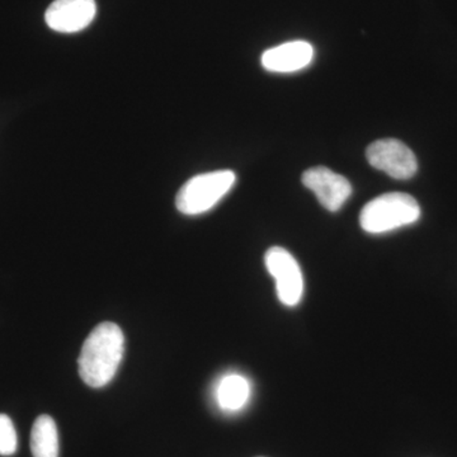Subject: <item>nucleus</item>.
<instances>
[{
  "mask_svg": "<svg viewBox=\"0 0 457 457\" xmlns=\"http://www.w3.org/2000/svg\"><path fill=\"white\" fill-rule=\"evenodd\" d=\"M369 163L394 179H411L418 170L416 155L404 143L395 139L375 141L366 152Z\"/></svg>",
  "mask_w": 457,
  "mask_h": 457,
  "instance_id": "39448f33",
  "label": "nucleus"
},
{
  "mask_svg": "<svg viewBox=\"0 0 457 457\" xmlns=\"http://www.w3.org/2000/svg\"><path fill=\"white\" fill-rule=\"evenodd\" d=\"M252 387L245 376L231 372L219 381L216 387V402L221 411L237 413L248 404Z\"/></svg>",
  "mask_w": 457,
  "mask_h": 457,
  "instance_id": "1a4fd4ad",
  "label": "nucleus"
},
{
  "mask_svg": "<svg viewBox=\"0 0 457 457\" xmlns=\"http://www.w3.org/2000/svg\"><path fill=\"white\" fill-rule=\"evenodd\" d=\"M236 180L237 176L233 170L198 174L179 189L176 197L177 209L179 212L191 216L210 212L227 196L236 185Z\"/></svg>",
  "mask_w": 457,
  "mask_h": 457,
  "instance_id": "7ed1b4c3",
  "label": "nucleus"
},
{
  "mask_svg": "<svg viewBox=\"0 0 457 457\" xmlns=\"http://www.w3.org/2000/svg\"><path fill=\"white\" fill-rule=\"evenodd\" d=\"M17 446V432L13 422L5 414H0V456L14 455Z\"/></svg>",
  "mask_w": 457,
  "mask_h": 457,
  "instance_id": "9b49d317",
  "label": "nucleus"
},
{
  "mask_svg": "<svg viewBox=\"0 0 457 457\" xmlns=\"http://www.w3.org/2000/svg\"><path fill=\"white\" fill-rule=\"evenodd\" d=\"M416 198L403 192H390L370 201L360 215L361 228L370 234H384L420 220Z\"/></svg>",
  "mask_w": 457,
  "mask_h": 457,
  "instance_id": "f03ea898",
  "label": "nucleus"
},
{
  "mask_svg": "<svg viewBox=\"0 0 457 457\" xmlns=\"http://www.w3.org/2000/svg\"><path fill=\"white\" fill-rule=\"evenodd\" d=\"M314 47L306 41H291L272 47L262 55V66L272 73H294L311 65Z\"/></svg>",
  "mask_w": 457,
  "mask_h": 457,
  "instance_id": "6e6552de",
  "label": "nucleus"
},
{
  "mask_svg": "<svg viewBox=\"0 0 457 457\" xmlns=\"http://www.w3.org/2000/svg\"><path fill=\"white\" fill-rule=\"evenodd\" d=\"M31 451L33 457H59V435L50 416H40L33 423Z\"/></svg>",
  "mask_w": 457,
  "mask_h": 457,
  "instance_id": "9d476101",
  "label": "nucleus"
},
{
  "mask_svg": "<svg viewBox=\"0 0 457 457\" xmlns=\"http://www.w3.org/2000/svg\"><path fill=\"white\" fill-rule=\"evenodd\" d=\"M267 270L276 282L279 302L286 306H296L303 295V278L294 255L281 246L269 249L264 257Z\"/></svg>",
  "mask_w": 457,
  "mask_h": 457,
  "instance_id": "20e7f679",
  "label": "nucleus"
},
{
  "mask_svg": "<svg viewBox=\"0 0 457 457\" xmlns=\"http://www.w3.org/2000/svg\"><path fill=\"white\" fill-rule=\"evenodd\" d=\"M303 183L317 196L321 206L330 212L341 210L352 195V186L348 179L326 167L306 170L303 174Z\"/></svg>",
  "mask_w": 457,
  "mask_h": 457,
  "instance_id": "423d86ee",
  "label": "nucleus"
},
{
  "mask_svg": "<svg viewBox=\"0 0 457 457\" xmlns=\"http://www.w3.org/2000/svg\"><path fill=\"white\" fill-rule=\"evenodd\" d=\"M95 0H55L47 8L45 21L51 29L62 33L82 31L95 20Z\"/></svg>",
  "mask_w": 457,
  "mask_h": 457,
  "instance_id": "0eeeda50",
  "label": "nucleus"
},
{
  "mask_svg": "<svg viewBox=\"0 0 457 457\" xmlns=\"http://www.w3.org/2000/svg\"><path fill=\"white\" fill-rule=\"evenodd\" d=\"M125 337L117 324H98L84 342L78 368L84 383L90 387H104L119 371L123 357Z\"/></svg>",
  "mask_w": 457,
  "mask_h": 457,
  "instance_id": "f257e3e1",
  "label": "nucleus"
}]
</instances>
